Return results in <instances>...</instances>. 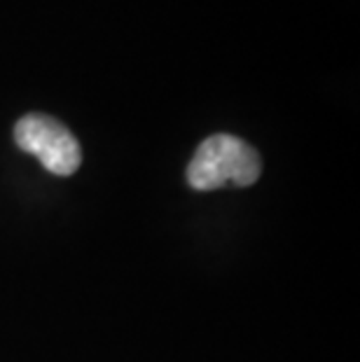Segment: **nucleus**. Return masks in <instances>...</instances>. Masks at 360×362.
<instances>
[{"mask_svg":"<svg viewBox=\"0 0 360 362\" xmlns=\"http://www.w3.org/2000/svg\"><path fill=\"white\" fill-rule=\"evenodd\" d=\"M260 173L262 161L257 150H252L241 138L229 134H216L199 145L187 166V182L199 192H211L225 182L248 187Z\"/></svg>","mask_w":360,"mask_h":362,"instance_id":"1","label":"nucleus"},{"mask_svg":"<svg viewBox=\"0 0 360 362\" xmlns=\"http://www.w3.org/2000/svg\"><path fill=\"white\" fill-rule=\"evenodd\" d=\"M14 143L21 150L40 159L50 173L73 175L82 164L80 143L59 119L47 115H26L14 127Z\"/></svg>","mask_w":360,"mask_h":362,"instance_id":"2","label":"nucleus"}]
</instances>
